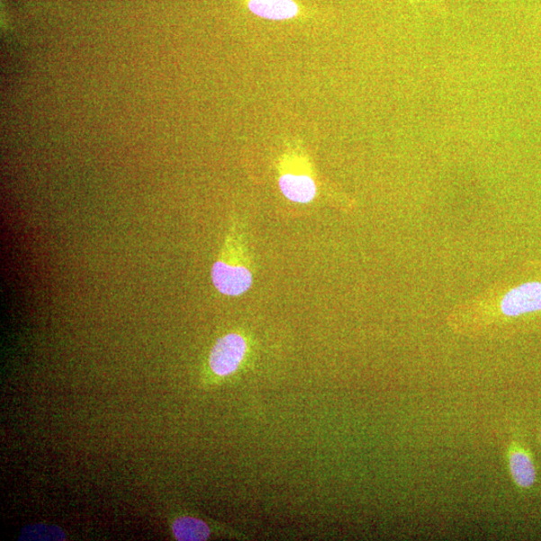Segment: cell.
<instances>
[{
    "mask_svg": "<svg viewBox=\"0 0 541 541\" xmlns=\"http://www.w3.org/2000/svg\"><path fill=\"white\" fill-rule=\"evenodd\" d=\"M247 350L248 345L243 336L237 333L225 335L212 347L209 365L218 376L232 374L241 365Z\"/></svg>",
    "mask_w": 541,
    "mask_h": 541,
    "instance_id": "2",
    "label": "cell"
},
{
    "mask_svg": "<svg viewBox=\"0 0 541 541\" xmlns=\"http://www.w3.org/2000/svg\"><path fill=\"white\" fill-rule=\"evenodd\" d=\"M175 537L182 541L206 540L210 536V529L205 522L194 518H181L173 525Z\"/></svg>",
    "mask_w": 541,
    "mask_h": 541,
    "instance_id": "6",
    "label": "cell"
},
{
    "mask_svg": "<svg viewBox=\"0 0 541 541\" xmlns=\"http://www.w3.org/2000/svg\"><path fill=\"white\" fill-rule=\"evenodd\" d=\"M509 463L514 482L522 489H529L534 485L536 478V467L525 450L511 449Z\"/></svg>",
    "mask_w": 541,
    "mask_h": 541,
    "instance_id": "5",
    "label": "cell"
},
{
    "mask_svg": "<svg viewBox=\"0 0 541 541\" xmlns=\"http://www.w3.org/2000/svg\"><path fill=\"white\" fill-rule=\"evenodd\" d=\"M248 7L255 15L270 21L294 19L299 13L294 0H249Z\"/></svg>",
    "mask_w": 541,
    "mask_h": 541,
    "instance_id": "4",
    "label": "cell"
},
{
    "mask_svg": "<svg viewBox=\"0 0 541 541\" xmlns=\"http://www.w3.org/2000/svg\"><path fill=\"white\" fill-rule=\"evenodd\" d=\"M211 277L217 291L229 297L241 296L252 287V270L236 233H229L218 260L212 265Z\"/></svg>",
    "mask_w": 541,
    "mask_h": 541,
    "instance_id": "1",
    "label": "cell"
},
{
    "mask_svg": "<svg viewBox=\"0 0 541 541\" xmlns=\"http://www.w3.org/2000/svg\"><path fill=\"white\" fill-rule=\"evenodd\" d=\"M279 187L284 196L298 203L312 202L317 194L315 182L306 175H283L279 179Z\"/></svg>",
    "mask_w": 541,
    "mask_h": 541,
    "instance_id": "3",
    "label": "cell"
}]
</instances>
